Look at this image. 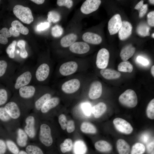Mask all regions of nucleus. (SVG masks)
<instances>
[{
    "label": "nucleus",
    "instance_id": "obj_13",
    "mask_svg": "<svg viewBox=\"0 0 154 154\" xmlns=\"http://www.w3.org/2000/svg\"><path fill=\"white\" fill-rule=\"evenodd\" d=\"M39 138L40 142L44 145L49 147L52 145L53 139L50 128L48 125L42 123L40 125Z\"/></svg>",
    "mask_w": 154,
    "mask_h": 154
},
{
    "label": "nucleus",
    "instance_id": "obj_10",
    "mask_svg": "<svg viewBox=\"0 0 154 154\" xmlns=\"http://www.w3.org/2000/svg\"><path fill=\"white\" fill-rule=\"evenodd\" d=\"M13 11L15 15L25 23L30 24L33 21L31 11L28 7L17 5L14 7Z\"/></svg>",
    "mask_w": 154,
    "mask_h": 154
},
{
    "label": "nucleus",
    "instance_id": "obj_33",
    "mask_svg": "<svg viewBox=\"0 0 154 154\" xmlns=\"http://www.w3.org/2000/svg\"><path fill=\"white\" fill-rule=\"evenodd\" d=\"M11 27H14L20 33L27 35L29 32L27 28L24 26L18 20L13 21L11 23Z\"/></svg>",
    "mask_w": 154,
    "mask_h": 154
},
{
    "label": "nucleus",
    "instance_id": "obj_12",
    "mask_svg": "<svg viewBox=\"0 0 154 154\" xmlns=\"http://www.w3.org/2000/svg\"><path fill=\"white\" fill-rule=\"evenodd\" d=\"M119 100L123 106L130 108L135 107L137 104V97L135 92L131 89H128L119 96Z\"/></svg>",
    "mask_w": 154,
    "mask_h": 154
},
{
    "label": "nucleus",
    "instance_id": "obj_22",
    "mask_svg": "<svg viewBox=\"0 0 154 154\" xmlns=\"http://www.w3.org/2000/svg\"><path fill=\"white\" fill-rule=\"evenodd\" d=\"M12 94L6 86L0 83V106L5 105L8 102Z\"/></svg>",
    "mask_w": 154,
    "mask_h": 154
},
{
    "label": "nucleus",
    "instance_id": "obj_28",
    "mask_svg": "<svg viewBox=\"0 0 154 154\" xmlns=\"http://www.w3.org/2000/svg\"><path fill=\"white\" fill-rule=\"evenodd\" d=\"M94 147L96 150L101 152H108L112 149L111 144L106 141L103 140L96 141L94 144Z\"/></svg>",
    "mask_w": 154,
    "mask_h": 154
},
{
    "label": "nucleus",
    "instance_id": "obj_52",
    "mask_svg": "<svg viewBox=\"0 0 154 154\" xmlns=\"http://www.w3.org/2000/svg\"><path fill=\"white\" fill-rule=\"evenodd\" d=\"M50 26V24L48 22L41 23L37 27V30L39 31H43L48 28Z\"/></svg>",
    "mask_w": 154,
    "mask_h": 154
},
{
    "label": "nucleus",
    "instance_id": "obj_39",
    "mask_svg": "<svg viewBox=\"0 0 154 154\" xmlns=\"http://www.w3.org/2000/svg\"><path fill=\"white\" fill-rule=\"evenodd\" d=\"M25 151L28 154H44L42 150L38 146L29 145L27 146Z\"/></svg>",
    "mask_w": 154,
    "mask_h": 154
},
{
    "label": "nucleus",
    "instance_id": "obj_57",
    "mask_svg": "<svg viewBox=\"0 0 154 154\" xmlns=\"http://www.w3.org/2000/svg\"><path fill=\"white\" fill-rule=\"evenodd\" d=\"M31 1L38 5L42 4L45 1L44 0H31Z\"/></svg>",
    "mask_w": 154,
    "mask_h": 154
},
{
    "label": "nucleus",
    "instance_id": "obj_55",
    "mask_svg": "<svg viewBox=\"0 0 154 154\" xmlns=\"http://www.w3.org/2000/svg\"><path fill=\"white\" fill-rule=\"evenodd\" d=\"M154 142H152L149 144L147 146V150L148 152L150 153L153 149Z\"/></svg>",
    "mask_w": 154,
    "mask_h": 154
},
{
    "label": "nucleus",
    "instance_id": "obj_38",
    "mask_svg": "<svg viewBox=\"0 0 154 154\" xmlns=\"http://www.w3.org/2000/svg\"><path fill=\"white\" fill-rule=\"evenodd\" d=\"M145 151L144 145L140 143H137L132 146L131 154H143Z\"/></svg>",
    "mask_w": 154,
    "mask_h": 154
},
{
    "label": "nucleus",
    "instance_id": "obj_37",
    "mask_svg": "<svg viewBox=\"0 0 154 154\" xmlns=\"http://www.w3.org/2000/svg\"><path fill=\"white\" fill-rule=\"evenodd\" d=\"M64 33L63 29L61 25L56 24L52 27L51 29V34L54 37L59 38Z\"/></svg>",
    "mask_w": 154,
    "mask_h": 154
},
{
    "label": "nucleus",
    "instance_id": "obj_50",
    "mask_svg": "<svg viewBox=\"0 0 154 154\" xmlns=\"http://www.w3.org/2000/svg\"><path fill=\"white\" fill-rule=\"evenodd\" d=\"M136 61L138 63L145 66H147L149 63L147 59L141 56H138L136 58Z\"/></svg>",
    "mask_w": 154,
    "mask_h": 154
},
{
    "label": "nucleus",
    "instance_id": "obj_31",
    "mask_svg": "<svg viewBox=\"0 0 154 154\" xmlns=\"http://www.w3.org/2000/svg\"><path fill=\"white\" fill-rule=\"evenodd\" d=\"M11 36L9 29L5 27L2 28L0 29V44H7L8 41V38Z\"/></svg>",
    "mask_w": 154,
    "mask_h": 154
},
{
    "label": "nucleus",
    "instance_id": "obj_60",
    "mask_svg": "<svg viewBox=\"0 0 154 154\" xmlns=\"http://www.w3.org/2000/svg\"><path fill=\"white\" fill-rule=\"evenodd\" d=\"M17 154H28V153L25 151L22 150L20 151Z\"/></svg>",
    "mask_w": 154,
    "mask_h": 154
},
{
    "label": "nucleus",
    "instance_id": "obj_4",
    "mask_svg": "<svg viewBox=\"0 0 154 154\" xmlns=\"http://www.w3.org/2000/svg\"><path fill=\"white\" fill-rule=\"evenodd\" d=\"M90 49L89 44L78 40L67 48L56 50V54L58 60L68 57H84Z\"/></svg>",
    "mask_w": 154,
    "mask_h": 154
},
{
    "label": "nucleus",
    "instance_id": "obj_41",
    "mask_svg": "<svg viewBox=\"0 0 154 154\" xmlns=\"http://www.w3.org/2000/svg\"><path fill=\"white\" fill-rule=\"evenodd\" d=\"M56 4L59 7H64L70 10L74 6V2L72 0H57Z\"/></svg>",
    "mask_w": 154,
    "mask_h": 154
},
{
    "label": "nucleus",
    "instance_id": "obj_7",
    "mask_svg": "<svg viewBox=\"0 0 154 154\" xmlns=\"http://www.w3.org/2000/svg\"><path fill=\"white\" fill-rule=\"evenodd\" d=\"M88 76L87 78L83 88L80 99L86 97L91 100H95L100 98L103 92L102 83L98 80H94L90 82Z\"/></svg>",
    "mask_w": 154,
    "mask_h": 154
},
{
    "label": "nucleus",
    "instance_id": "obj_21",
    "mask_svg": "<svg viewBox=\"0 0 154 154\" xmlns=\"http://www.w3.org/2000/svg\"><path fill=\"white\" fill-rule=\"evenodd\" d=\"M132 26L129 22L122 21V25L118 31V37L121 40H124L127 38L132 33Z\"/></svg>",
    "mask_w": 154,
    "mask_h": 154
},
{
    "label": "nucleus",
    "instance_id": "obj_56",
    "mask_svg": "<svg viewBox=\"0 0 154 154\" xmlns=\"http://www.w3.org/2000/svg\"><path fill=\"white\" fill-rule=\"evenodd\" d=\"M143 4V1L141 0L136 5L134 8L135 9L138 10Z\"/></svg>",
    "mask_w": 154,
    "mask_h": 154
},
{
    "label": "nucleus",
    "instance_id": "obj_51",
    "mask_svg": "<svg viewBox=\"0 0 154 154\" xmlns=\"http://www.w3.org/2000/svg\"><path fill=\"white\" fill-rule=\"evenodd\" d=\"M148 9V5L145 4L138 10L139 17L142 18L145 15Z\"/></svg>",
    "mask_w": 154,
    "mask_h": 154
},
{
    "label": "nucleus",
    "instance_id": "obj_25",
    "mask_svg": "<svg viewBox=\"0 0 154 154\" xmlns=\"http://www.w3.org/2000/svg\"><path fill=\"white\" fill-rule=\"evenodd\" d=\"M107 108V106L105 103L100 102L92 107V113L95 117L98 118L105 113Z\"/></svg>",
    "mask_w": 154,
    "mask_h": 154
},
{
    "label": "nucleus",
    "instance_id": "obj_58",
    "mask_svg": "<svg viewBox=\"0 0 154 154\" xmlns=\"http://www.w3.org/2000/svg\"><path fill=\"white\" fill-rule=\"evenodd\" d=\"M149 139V136L147 135H143L142 137V140L143 142L146 143L147 142Z\"/></svg>",
    "mask_w": 154,
    "mask_h": 154
},
{
    "label": "nucleus",
    "instance_id": "obj_32",
    "mask_svg": "<svg viewBox=\"0 0 154 154\" xmlns=\"http://www.w3.org/2000/svg\"><path fill=\"white\" fill-rule=\"evenodd\" d=\"M73 146V141L69 138L65 139L60 145V149L63 153L70 151L72 149Z\"/></svg>",
    "mask_w": 154,
    "mask_h": 154
},
{
    "label": "nucleus",
    "instance_id": "obj_1",
    "mask_svg": "<svg viewBox=\"0 0 154 154\" xmlns=\"http://www.w3.org/2000/svg\"><path fill=\"white\" fill-rule=\"evenodd\" d=\"M88 76L87 72L77 74L55 81L52 87L62 100H80Z\"/></svg>",
    "mask_w": 154,
    "mask_h": 154
},
{
    "label": "nucleus",
    "instance_id": "obj_45",
    "mask_svg": "<svg viewBox=\"0 0 154 154\" xmlns=\"http://www.w3.org/2000/svg\"><path fill=\"white\" fill-rule=\"evenodd\" d=\"M16 43V41L14 40L6 48V52L10 58L13 59L15 57V51Z\"/></svg>",
    "mask_w": 154,
    "mask_h": 154
},
{
    "label": "nucleus",
    "instance_id": "obj_53",
    "mask_svg": "<svg viewBox=\"0 0 154 154\" xmlns=\"http://www.w3.org/2000/svg\"><path fill=\"white\" fill-rule=\"evenodd\" d=\"M7 150V145L5 141L0 139V154H5Z\"/></svg>",
    "mask_w": 154,
    "mask_h": 154
},
{
    "label": "nucleus",
    "instance_id": "obj_36",
    "mask_svg": "<svg viewBox=\"0 0 154 154\" xmlns=\"http://www.w3.org/2000/svg\"><path fill=\"white\" fill-rule=\"evenodd\" d=\"M87 150L85 144L82 141L76 142L74 145V151L75 154H84Z\"/></svg>",
    "mask_w": 154,
    "mask_h": 154
},
{
    "label": "nucleus",
    "instance_id": "obj_29",
    "mask_svg": "<svg viewBox=\"0 0 154 154\" xmlns=\"http://www.w3.org/2000/svg\"><path fill=\"white\" fill-rule=\"evenodd\" d=\"M80 129L82 132L85 133L94 134L97 132V129L94 125L87 121L83 122L81 124Z\"/></svg>",
    "mask_w": 154,
    "mask_h": 154
},
{
    "label": "nucleus",
    "instance_id": "obj_17",
    "mask_svg": "<svg viewBox=\"0 0 154 154\" xmlns=\"http://www.w3.org/2000/svg\"><path fill=\"white\" fill-rule=\"evenodd\" d=\"M62 100L60 96L56 93V94L43 105L40 112L43 114L49 113L59 106Z\"/></svg>",
    "mask_w": 154,
    "mask_h": 154
},
{
    "label": "nucleus",
    "instance_id": "obj_63",
    "mask_svg": "<svg viewBox=\"0 0 154 154\" xmlns=\"http://www.w3.org/2000/svg\"><path fill=\"white\" fill-rule=\"evenodd\" d=\"M151 154H154V151H153V152H152V153H151Z\"/></svg>",
    "mask_w": 154,
    "mask_h": 154
},
{
    "label": "nucleus",
    "instance_id": "obj_47",
    "mask_svg": "<svg viewBox=\"0 0 154 154\" xmlns=\"http://www.w3.org/2000/svg\"><path fill=\"white\" fill-rule=\"evenodd\" d=\"M11 118L4 106L0 107V119L3 121L6 122L9 121Z\"/></svg>",
    "mask_w": 154,
    "mask_h": 154
},
{
    "label": "nucleus",
    "instance_id": "obj_27",
    "mask_svg": "<svg viewBox=\"0 0 154 154\" xmlns=\"http://www.w3.org/2000/svg\"><path fill=\"white\" fill-rule=\"evenodd\" d=\"M116 145L119 154H129L130 146L124 140L118 139L116 142Z\"/></svg>",
    "mask_w": 154,
    "mask_h": 154
},
{
    "label": "nucleus",
    "instance_id": "obj_61",
    "mask_svg": "<svg viewBox=\"0 0 154 154\" xmlns=\"http://www.w3.org/2000/svg\"><path fill=\"white\" fill-rule=\"evenodd\" d=\"M149 1L153 5L154 4V0H149Z\"/></svg>",
    "mask_w": 154,
    "mask_h": 154
},
{
    "label": "nucleus",
    "instance_id": "obj_11",
    "mask_svg": "<svg viewBox=\"0 0 154 154\" xmlns=\"http://www.w3.org/2000/svg\"><path fill=\"white\" fill-rule=\"evenodd\" d=\"M17 70L6 60L0 59V83L5 85Z\"/></svg>",
    "mask_w": 154,
    "mask_h": 154
},
{
    "label": "nucleus",
    "instance_id": "obj_40",
    "mask_svg": "<svg viewBox=\"0 0 154 154\" xmlns=\"http://www.w3.org/2000/svg\"><path fill=\"white\" fill-rule=\"evenodd\" d=\"M17 45L20 48L19 54L21 57L23 59L26 58L28 56V53L25 48V41L23 40H19Z\"/></svg>",
    "mask_w": 154,
    "mask_h": 154
},
{
    "label": "nucleus",
    "instance_id": "obj_49",
    "mask_svg": "<svg viewBox=\"0 0 154 154\" xmlns=\"http://www.w3.org/2000/svg\"><path fill=\"white\" fill-rule=\"evenodd\" d=\"M147 22L148 25L152 27L154 26V11L149 12L147 15Z\"/></svg>",
    "mask_w": 154,
    "mask_h": 154
},
{
    "label": "nucleus",
    "instance_id": "obj_24",
    "mask_svg": "<svg viewBox=\"0 0 154 154\" xmlns=\"http://www.w3.org/2000/svg\"><path fill=\"white\" fill-rule=\"evenodd\" d=\"M99 72L103 77L107 80L116 79L119 78L121 75L120 72L110 69H101Z\"/></svg>",
    "mask_w": 154,
    "mask_h": 154
},
{
    "label": "nucleus",
    "instance_id": "obj_3",
    "mask_svg": "<svg viewBox=\"0 0 154 154\" xmlns=\"http://www.w3.org/2000/svg\"><path fill=\"white\" fill-rule=\"evenodd\" d=\"M34 69L26 68L17 70L5 84L13 94L20 88L33 82Z\"/></svg>",
    "mask_w": 154,
    "mask_h": 154
},
{
    "label": "nucleus",
    "instance_id": "obj_34",
    "mask_svg": "<svg viewBox=\"0 0 154 154\" xmlns=\"http://www.w3.org/2000/svg\"><path fill=\"white\" fill-rule=\"evenodd\" d=\"M149 27L147 24L144 23H141L137 26L136 31L137 33L142 37L149 36L150 35Z\"/></svg>",
    "mask_w": 154,
    "mask_h": 154
},
{
    "label": "nucleus",
    "instance_id": "obj_44",
    "mask_svg": "<svg viewBox=\"0 0 154 154\" xmlns=\"http://www.w3.org/2000/svg\"><path fill=\"white\" fill-rule=\"evenodd\" d=\"M147 116L149 119H154V99H152L149 103L146 110Z\"/></svg>",
    "mask_w": 154,
    "mask_h": 154
},
{
    "label": "nucleus",
    "instance_id": "obj_30",
    "mask_svg": "<svg viewBox=\"0 0 154 154\" xmlns=\"http://www.w3.org/2000/svg\"><path fill=\"white\" fill-rule=\"evenodd\" d=\"M61 13L55 10L49 11L47 15V21L49 23L52 22L55 23L58 22L61 19Z\"/></svg>",
    "mask_w": 154,
    "mask_h": 154
},
{
    "label": "nucleus",
    "instance_id": "obj_42",
    "mask_svg": "<svg viewBox=\"0 0 154 154\" xmlns=\"http://www.w3.org/2000/svg\"><path fill=\"white\" fill-rule=\"evenodd\" d=\"M7 146L10 152L12 154H17L20 150L16 144L13 141L8 140L6 141Z\"/></svg>",
    "mask_w": 154,
    "mask_h": 154
},
{
    "label": "nucleus",
    "instance_id": "obj_2",
    "mask_svg": "<svg viewBox=\"0 0 154 154\" xmlns=\"http://www.w3.org/2000/svg\"><path fill=\"white\" fill-rule=\"evenodd\" d=\"M58 61L53 72L55 81L77 74L87 72L88 65L86 57H68Z\"/></svg>",
    "mask_w": 154,
    "mask_h": 154
},
{
    "label": "nucleus",
    "instance_id": "obj_62",
    "mask_svg": "<svg viewBox=\"0 0 154 154\" xmlns=\"http://www.w3.org/2000/svg\"><path fill=\"white\" fill-rule=\"evenodd\" d=\"M152 37L153 38H154V33L152 34Z\"/></svg>",
    "mask_w": 154,
    "mask_h": 154
},
{
    "label": "nucleus",
    "instance_id": "obj_9",
    "mask_svg": "<svg viewBox=\"0 0 154 154\" xmlns=\"http://www.w3.org/2000/svg\"><path fill=\"white\" fill-rule=\"evenodd\" d=\"M4 107L11 118L14 119L19 118L24 110L28 109L13 95L10 101Z\"/></svg>",
    "mask_w": 154,
    "mask_h": 154
},
{
    "label": "nucleus",
    "instance_id": "obj_8",
    "mask_svg": "<svg viewBox=\"0 0 154 154\" xmlns=\"http://www.w3.org/2000/svg\"><path fill=\"white\" fill-rule=\"evenodd\" d=\"M56 94L55 89L48 85H42L36 95L33 108L35 112H40L43 105Z\"/></svg>",
    "mask_w": 154,
    "mask_h": 154
},
{
    "label": "nucleus",
    "instance_id": "obj_14",
    "mask_svg": "<svg viewBox=\"0 0 154 154\" xmlns=\"http://www.w3.org/2000/svg\"><path fill=\"white\" fill-rule=\"evenodd\" d=\"M78 40L82 41L89 44L98 45L102 42L101 37L97 33L90 31H82Z\"/></svg>",
    "mask_w": 154,
    "mask_h": 154
},
{
    "label": "nucleus",
    "instance_id": "obj_23",
    "mask_svg": "<svg viewBox=\"0 0 154 154\" xmlns=\"http://www.w3.org/2000/svg\"><path fill=\"white\" fill-rule=\"evenodd\" d=\"M135 51V47L131 44L127 45L121 49L120 56L122 60L126 61L133 56Z\"/></svg>",
    "mask_w": 154,
    "mask_h": 154
},
{
    "label": "nucleus",
    "instance_id": "obj_48",
    "mask_svg": "<svg viewBox=\"0 0 154 154\" xmlns=\"http://www.w3.org/2000/svg\"><path fill=\"white\" fill-rule=\"evenodd\" d=\"M75 129V126L74 121L70 120L68 121L66 127L67 132L68 133H72L74 131Z\"/></svg>",
    "mask_w": 154,
    "mask_h": 154
},
{
    "label": "nucleus",
    "instance_id": "obj_18",
    "mask_svg": "<svg viewBox=\"0 0 154 154\" xmlns=\"http://www.w3.org/2000/svg\"><path fill=\"white\" fill-rule=\"evenodd\" d=\"M113 123L116 129L121 133L129 134L133 131V128L131 124L123 119L115 118L113 120Z\"/></svg>",
    "mask_w": 154,
    "mask_h": 154
},
{
    "label": "nucleus",
    "instance_id": "obj_46",
    "mask_svg": "<svg viewBox=\"0 0 154 154\" xmlns=\"http://www.w3.org/2000/svg\"><path fill=\"white\" fill-rule=\"evenodd\" d=\"M58 121L62 129L65 130L68 122L66 116L64 114H60L58 117Z\"/></svg>",
    "mask_w": 154,
    "mask_h": 154
},
{
    "label": "nucleus",
    "instance_id": "obj_35",
    "mask_svg": "<svg viewBox=\"0 0 154 154\" xmlns=\"http://www.w3.org/2000/svg\"><path fill=\"white\" fill-rule=\"evenodd\" d=\"M118 71L123 72H131L133 70V66L128 61H123L118 65Z\"/></svg>",
    "mask_w": 154,
    "mask_h": 154
},
{
    "label": "nucleus",
    "instance_id": "obj_5",
    "mask_svg": "<svg viewBox=\"0 0 154 154\" xmlns=\"http://www.w3.org/2000/svg\"><path fill=\"white\" fill-rule=\"evenodd\" d=\"M82 27L80 22H71L65 33L59 38L56 50L67 48L78 40L82 32Z\"/></svg>",
    "mask_w": 154,
    "mask_h": 154
},
{
    "label": "nucleus",
    "instance_id": "obj_43",
    "mask_svg": "<svg viewBox=\"0 0 154 154\" xmlns=\"http://www.w3.org/2000/svg\"><path fill=\"white\" fill-rule=\"evenodd\" d=\"M80 108L86 116H88L92 114V107L89 102H82L80 104Z\"/></svg>",
    "mask_w": 154,
    "mask_h": 154
},
{
    "label": "nucleus",
    "instance_id": "obj_59",
    "mask_svg": "<svg viewBox=\"0 0 154 154\" xmlns=\"http://www.w3.org/2000/svg\"><path fill=\"white\" fill-rule=\"evenodd\" d=\"M151 72L153 76L154 77V66H153L151 68Z\"/></svg>",
    "mask_w": 154,
    "mask_h": 154
},
{
    "label": "nucleus",
    "instance_id": "obj_20",
    "mask_svg": "<svg viewBox=\"0 0 154 154\" xmlns=\"http://www.w3.org/2000/svg\"><path fill=\"white\" fill-rule=\"evenodd\" d=\"M25 123L24 131L30 138H34L36 135L35 119L34 116H28L25 119Z\"/></svg>",
    "mask_w": 154,
    "mask_h": 154
},
{
    "label": "nucleus",
    "instance_id": "obj_6",
    "mask_svg": "<svg viewBox=\"0 0 154 154\" xmlns=\"http://www.w3.org/2000/svg\"><path fill=\"white\" fill-rule=\"evenodd\" d=\"M42 85L30 84L18 90L13 95L28 109L33 108L34 98Z\"/></svg>",
    "mask_w": 154,
    "mask_h": 154
},
{
    "label": "nucleus",
    "instance_id": "obj_19",
    "mask_svg": "<svg viewBox=\"0 0 154 154\" xmlns=\"http://www.w3.org/2000/svg\"><path fill=\"white\" fill-rule=\"evenodd\" d=\"M122 21L120 15L116 14L110 19L108 24V29L110 35L117 33L120 29Z\"/></svg>",
    "mask_w": 154,
    "mask_h": 154
},
{
    "label": "nucleus",
    "instance_id": "obj_16",
    "mask_svg": "<svg viewBox=\"0 0 154 154\" xmlns=\"http://www.w3.org/2000/svg\"><path fill=\"white\" fill-rule=\"evenodd\" d=\"M110 57L108 51L102 48L97 52L96 60V64L97 68L100 70L106 68L107 67Z\"/></svg>",
    "mask_w": 154,
    "mask_h": 154
},
{
    "label": "nucleus",
    "instance_id": "obj_15",
    "mask_svg": "<svg viewBox=\"0 0 154 154\" xmlns=\"http://www.w3.org/2000/svg\"><path fill=\"white\" fill-rule=\"evenodd\" d=\"M101 3L100 0H86L81 5L79 11L83 15L89 14L97 10Z\"/></svg>",
    "mask_w": 154,
    "mask_h": 154
},
{
    "label": "nucleus",
    "instance_id": "obj_26",
    "mask_svg": "<svg viewBox=\"0 0 154 154\" xmlns=\"http://www.w3.org/2000/svg\"><path fill=\"white\" fill-rule=\"evenodd\" d=\"M28 137V136L24 130L20 128L18 129L16 142L19 146L24 147L26 146Z\"/></svg>",
    "mask_w": 154,
    "mask_h": 154
},
{
    "label": "nucleus",
    "instance_id": "obj_54",
    "mask_svg": "<svg viewBox=\"0 0 154 154\" xmlns=\"http://www.w3.org/2000/svg\"><path fill=\"white\" fill-rule=\"evenodd\" d=\"M9 30L12 35V36L13 37H17L20 35V33L16 29L12 27L10 28Z\"/></svg>",
    "mask_w": 154,
    "mask_h": 154
}]
</instances>
